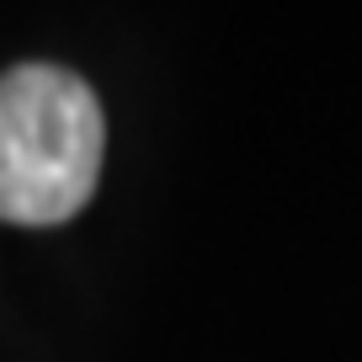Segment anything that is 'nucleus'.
I'll return each instance as SVG.
<instances>
[{"instance_id": "f257e3e1", "label": "nucleus", "mask_w": 362, "mask_h": 362, "mask_svg": "<svg viewBox=\"0 0 362 362\" xmlns=\"http://www.w3.org/2000/svg\"><path fill=\"white\" fill-rule=\"evenodd\" d=\"M107 123L96 90L59 64L0 75V218L54 229L75 218L102 176Z\"/></svg>"}]
</instances>
